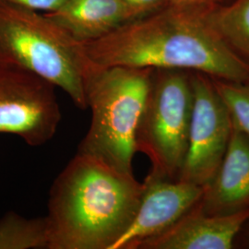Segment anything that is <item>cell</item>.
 I'll use <instances>...</instances> for the list:
<instances>
[{"instance_id": "14", "label": "cell", "mask_w": 249, "mask_h": 249, "mask_svg": "<svg viewBox=\"0 0 249 249\" xmlns=\"http://www.w3.org/2000/svg\"><path fill=\"white\" fill-rule=\"evenodd\" d=\"M212 80L230 114L232 124L249 138V80Z\"/></svg>"}, {"instance_id": "13", "label": "cell", "mask_w": 249, "mask_h": 249, "mask_svg": "<svg viewBox=\"0 0 249 249\" xmlns=\"http://www.w3.org/2000/svg\"><path fill=\"white\" fill-rule=\"evenodd\" d=\"M0 249H49L45 217L27 219L9 212L0 219Z\"/></svg>"}, {"instance_id": "11", "label": "cell", "mask_w": 249, "mask_h": 249, "mask_svg": "<svg viewBox=\"0 0 249 249\" xmlns=\"http://www.w3.org/2000/svg\"><path fill=\"white\" fill-rule=\"evenodd\" d=\"M45 14L81 44L107 36L129 21L121 0H66Z\"/></svg>"}, {"instance_id": "2", "label": "cell", "mask_w": 249, "mask_h": 249, "mask_svg": "<svg viewBox=\"0 0 249 249\" xmlns=\"http://www.w3.org/2000/svg\"><path fill=\"white\" fill-rule=\"evenodd\" d=\"M143 190L133 173L76 153L49 192V249H112L132 223Z\"/></svg>"}, {"instance_id": "6", "label": "cell", "mask_w": 249, "mask_h": 249, "mask_svg": "<svg viewBox=\"0 0 249 249\" xmlns=\"http://www.w3.org/2000/svg\"><path fill=\"white\" fill-rule=\"evenodd\" d=\"M55 86L24 69L0 65V133L38 147L50 142L61 121Z\"/></svg>"}, {"instance_id": "18", "label": "cell", "mask_w": 249, "mask_h": 249, "mask_svg": "<svg viewBox=\"0 0 249 249\" xmlns=\"http://www.w3.org/2000/svg\"><path fill=\"white\" fill-rule=\"evenodd\" d=\"M240 248V249H249V224L246 223L245 226L242 228L240 232L236 236L233 248Z\"/></svg>"}, {"instance_id": "9", "label": "cell", "mask_w": 249, "mask_h": 249, "mask_svg": "<svg viewBox=\"0 0 249 249\" xmlns=\"http://www.w3.org/2000/svg\"><path fill=\"white\" fill-rule=\"evenodd\" d=\"M249 219V210L230 215H210L197 206L168 229L140 243L136 249H231Z\"/></svg>"}, {"instance_id": "15", "label": "cell", "mask_w": 249, "mask_h": 249, "mask_svg": "<svg viewBox=\"0 0 249 249\" xmlns=\"http://www.w3.org/2000/svg\"><path fill=\"white\" fill-rule=\"evenodd\" d=\"M129 21L146 17L169 5L168 0H121ZM128 21V22H129Z\"/></svg>"}, {"instance_id": "10", "label": "cell", "mask_w": 249, "mask_h": 249, "mask_svg": "<svg viewBox=\"0 0 249 249\" xmlns=\"http://www.w3.org/2000/svg\"><path fill=\"white\" fill-rule=\"evenodd\" d=\"M196 206L210 215L249 210V138L233 124L223 161Z\"/></svg>"}, {"instance_id": "1", "label": "cell", "mask_w": 249, "mask_h": 249, "mask_svg": "<svg viewBox=\"0 0 249 249\" xmlns=\"http://www.w3.org/2000/svg\"><path fill=\"white\" fill-rule=\"evenodd\" d=\"M208 7L171 5L83 44L98 67L178 69L213 79L249 81V64L228 47L209 22Z\"/></svg>"}, {"instance_id": "4", "label": "cell", "mask_w": 249, "mask_h": 249, "mask_svg": "<svg viewBox=\"0 0 249 249\" xmlns=\"http://www.w3.org/2000/svg\"><path fill=\"white\" fill-rule=\"evenodd\" d=\"M0 65L36 73L64 90L85 110V76L91 62L83 44L50 18L33 9L0 2Z\"/></svg>"}, {"instance_id": "16", "label": "cell", "mask_w": 249, "mask_h": 249, "mask_svg": "<svg viewBox=\"0 0 249 249\" xmlns=\"http://www.w3.org/2000/svg\"><path fill=\"white\" fill-rule=\"evenodd\" d=\"M66 0H0V2L18 6L36 11L53 12L58 9Z\"/></svg>"}, {"instance_id": "8", "label": "cell", "mask_w": 249, "mask_h": 249, "mask_svg": "<svg viewBox=\"0 0 249 249\" xmlns=\"http://www.w3.org/2000/svg\"><path fill=\"white\" fill-rule=\"evenodd\" d=\"M133 221L111 249H136L168 229L199 201L204 187L182 180L147 176Z\"/></svg>"}, {"instance_id": "17", "label": "cell", "mask_w": 249, "mask_h": 249, "mask_svg": "<svg viewBox=\"0 0 249 249\" xmlns=\"http://www.w3.org/2000/svg\"><path fill=\"white\" fill-rule=\"evenodd\" d=\"M171 5L178 6H187V7H208L216 3H219L220 0H168Z\"/></svg>"}, {"instance_id": "3", "label": "cell", "mask_w": 249, "mask_h": 249, "mask_svg": "<svg viewBox=\"0 0 249 249\" xmlns=\"http://www.w3.org/2000/svg\"><path fill=\"white\" fill-rule=\"evenodd\" d=\"M153 69L98 67L91 63L85 76L89 129L77 153L133 173L136 134L149 93Z\"/></svg>"}, {"instance_id": "19", "label": "cell", "mask_w": 249, "mask_h": 249, "mask_svg": "<svg viewBox=\"0 0 249 249\" xmlns=\"http://www.w3.org/2000/svg\"><path fill=\"white\" fill-rule=\"evenodd\" d=\"M249 223V221H248V223Z\"/></svg>"}, {"instance_id": "12", "label": "cell", "mask_w": 249, "mask_h": 249, "mask_svg": "<svg viewBox=\"0 0 249 249\" xmlns=\"http://www.w3.org/2000/svg\"><path fill=\"white\" fill-rule=\"evenodd\" d=\"M207 18L228 47L249 64V0L210 6Z\"/></svg>"}, {"instance_id": "7", "label": "cell", "mask_w": 249, "mask_h": 249, "mask_svg": "<svg viewBox=\"0 0 249 249\" xmlns=\"http://www.w3.org/2000/svg\"><path fill=\"white\" fill-rule=\"evenodd\" d=\"M193 107L187 156L179 180L205 187L220 167L231 139V116L211 77L191 71Z\"/></svg>"}, {"instance_id": "5", "label": "cell", "mask_w": 249, "mask_h": 249, "mask_svg": "<svg viewBox=\"0 0 249 249\" xmlns=\"http://www.w3.org/2000/svg\"><path fill=\"white\" fill-rule=\"evenodd\" d=\"M192 107L191 71L153 69L136 134V151L151 160L148 176L179 178L187 156Z\"/></svg>"}]
</instances>
